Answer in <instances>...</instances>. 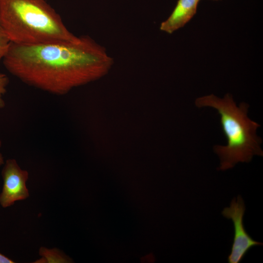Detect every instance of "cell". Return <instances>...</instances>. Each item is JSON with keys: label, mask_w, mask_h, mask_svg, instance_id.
<instances>
[{"label": "cell", "mask_w": 263, "mask_h": 263, "mask_svg": "<svg viewBox=\"0 0 263 263\" xmlns=\"http://www.w3.org/2000/svg\"><path fill=\"white\" fill-rule=\"evenodd\" d=\"M2 61L22 82L58 95L102 76L114 62L105 48L88 35L34 45L11 42Z\"/></svg>", "instance_id": "1"}, {"label": "cell", "mask_w": 263, "mask_h": 263, "mask_svg": "<svg viewBox=\"0 0 263 263\" xmlns=\"http://www.w3.org/2000/svg\"><path fill=\"white\" fill-rule=\"evenodd\" d=\"M0 24L10 41L19 44L72 41L78 37L45 0H0Z\"/></svg>", "instance_id": "2"}, {"label": "cell", "mask_w": 263, "mask_h": 263, "mask_svg": "<svg viewBox=\"0 0 263 263\" xmlns=\"http://www.w3.org/2000/svg\"><path fill=\"white\" fill-rule=\"evenodd\" d=\"M245 210L244 201L239 195L232 200L230 206L224 208L222 212L224 217L232 220L234 228L231 251L227 258L229 263H240L250 248L263 244L254 240L246 232L243 223Z\"/></svg>", "instance_id": "4"}, {"label": "cell", "mask_w": 263, "mask_h": 263, "mask_svg": "<svg viewBox=\"0 0 263 263\" xmlns=\"http://www.w3.org/2000/svg\"><path fill=\"white\" fill-rule=\"evenodd\" d=\"M9 83V79L7 75L0 73V109H2L5 106L3 97L6 93Z\"/></svg>", "instance_id": "9"}, {"label": "cell", "mask_w": 263, "mask_h": 263, "mask_svg": "<svg viewBox=\"0 0 263 263\" xmlns=\"http://www.w3.org/2000/svg\"><path fill=\"white\" fill-rule=\"evenodd\" d=\"M40 258L34 263H68L71 260L61 250L57 248H48L40 247L39 249Z\"/></svg>", "instance_id": "7"}, {"label": "cell", "mask_w": 263, "mask_h": 263, "mask_svg": "<svg viewBox=\"0 0 263 263\" xmlns=\"http://www.w3.org/2000/svg\"></svg>", "instance_id": "12"}, {"label": "cell", "mask_w": 263, "mask_h": 263, "mask_svg": "<svg viewBox=\"0 0 263 263\" xmlns=\"http://www.w3.org/2000/svg\"><path fill=\"white\" fill-rule=\"evenodd\" d=\"M15 262L0 253V263H14Z\"/></svg>", "instance_id": "10"}, {"label": "cell", "mask_w": 263, "mask_h": 263, "mask_svg": "<svg viewBox=\"0 0 263 263\" xmlns=\"http://www.w3.org/2000/svg\"><path fill=\"white\" fill-rule=\"evenodd\" d=\"M1 170L3 187L0 193V205L10 207L16 201L26 199L29 192L26 186L29 173L20 168L15 159H8Z\"/></svg>", "instance_id": "5"}, {"label": "cell", "mask_w": 263, "mask_h": 263, "mask_svg": "<svg viewBox=\"0 0 263 263\" xmlns=\"http://www.w3.org/2000/svg\"><path fill=\"white\" fill-rule=\"evenodd\" d=\"M1 141L0 140V149L1 148ZM4 163V158L2 153L0 151V167L3 165Z\"/></svg>", "instance_id": "11"}, {"label": "cell", "mask_w": 263, "mask_h": 263, "mask_svg": "<svg viewBox=\"0 0 263 263\" xmlns=\"http://www.w3.org/2000/svg\"><path fill=\"white\" fill-rule=\"evenodd\" d=\"M195 104L198 108L212 107L220 115L227 144L214 147V151L220 159L218 170L231 169L238 162L248 163L254 155L263 156L262 139L256 134L260 125L248 117V104L242 102L238 107L228 93L223 98L213 94L198 97Z\"/></svg>", "instance_id": "3"}, {"label": "cell", "mask_w": 263, "mask_h": 263, "mask_svg": "<svg viewBox=\"0 0 263 263\" xmlns=\"http://www.w3.org/2000/svg\"><path fill=\"white\" fill-rule=\"evenodd\" d=\"M200 0H178L171 14L161 22L160 30L171 34L183 27L195 15Z\"/></svg>", "instance_id": "6"}, {"label": "cell", "mask_w": 263, "mask_h": 263, "mask_svg": "<svg viewBox=\"0 0 263 263\" xmlns=\"http://www.w3.org/2000/svg\"><path fill=\"white\" fill-rule=\"evenodd\" d=\"M11 41L0 24V62L7 53Z\"/></svg>", "instance_id": "8"}]
</instances>
